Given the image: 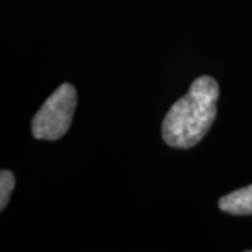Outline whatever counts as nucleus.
<instances>
[{
    "label": "nucleus",
    "instance_id": "nucleus-1",
    "mask_svg": "<svg viewBox=\"0 0 252 252\" xmlns=\"http://www.w3.org/2000/svg\"><path fill=\"white\" fill-rule=\"evenodd\" d=\"M220 89L210 76H200L164 118V142L174 149H190L205 137L217 115Z\"/></svg>",
    "mask_w": 252,
    "mask_h": 252
},
{
    "label": "nucleus",
    "instance_id": "nucleus-2",
    "mask_svg": "<svg viewBox=\"0 0 252 252\" xmlns=\"http://www.w3.org/2000/svg\"><path fill=\"white\" fill-rule=\"evenodd\" d=\"M77 105L74 86L64 83L48 97L32 118L31 132L38 140H58L67 133Z\"/></svg>",
    "mask_w": 252,
    "mask_h": 252
},
{
    "label": "nucleus",
    "instance_id": "nucleus-4",
    "mask_svg": "<svg viewBox=\"0 0 252 252\" xmlns=\"http://www.w3.org/2000/svg\"><path fill=\"white\" fill-rule=\"evenodd\" d=\"M16 185V178L9 170H1L0 172V210H4L9 205L11 192Z\"/></svg>",
    "mask_w": 252,
    "mask_h": 252
},
{
    "label": "nucleus",
    "instance_id": "nucleus-3",
    "mask_svg": "<svg viewBox=\"0 0 252 252\" xmlns=\"http://www.w3.org/2000/svg\"><path fill=\"white\" fill-rule=\"evenodd\" d=\"M219 209L234 216L252 215V185L237 189L219 199Z\"/></svg>",
    "mask_w": 252,
    "mask_h": 252
}]
</instances>
